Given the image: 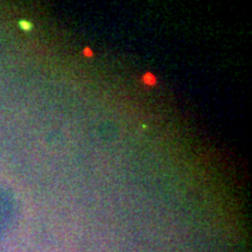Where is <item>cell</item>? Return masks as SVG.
Wrapping results in <instances>:
<instances>
[{
  "mask_svg": "<svg viewBox=\"0 0 252 252\" xmlns=\"http://www.w3.org/2000/svg\"><path fill=\"white\" fill-rule=\"evenodd\" d=\"M20 27L25 31H30L32 28V25L30 23H27V21H20Z\"/></svg>",
  "mask_w": 252,
  "mask_h": 252,
  "instance_id": "cell-1",
  "label": "cell"
}]
</instances>
